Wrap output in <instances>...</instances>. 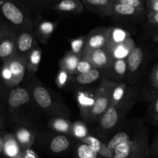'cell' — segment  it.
Segmentation results:
<instances>
[{"label": "cell", "mask_w": 158, "mask_h": 158, "mask_svg": "<svg viewBox=\"0 0 158 158\" xmlns=\"http://www.w3.org/2000/svg\"><path fill=\"white\" fill-rule=\"evenodd\" d=\"M29 98V94L26 89L23 88H15L9 94L8 102L10 107L17 108L28 103Z\"/></svg>", "instance_id": "cell-2"}, {"label": "cell", "mask_w": 158, "mask_h": 158, "mask_svg": "<svg viewBox=\"0 0 158 158\" xmlns=\"http://www.w3.org/2000/svg\"><path fill=\"white\" fill-rule=\"evenodd\" d=\"M53 127L55 130L60 132H66L69 129V124L67 122L62 119L56 120L53 123Z\"/></svg>", "instance_id": "cell-26"}, {"label": "cell", "mask_w": 158, "mask_h": 158, "mask_svg": "<svg viewBox=\"0 0 158 158\" xmlns=\"http://www.w3.org/2000/svg\"><path fill=\"white\" fill-rule=\"evenodd\" d=\"M77 70L80 72V73H86L89 72L91 69V65L90 63H88L87 61H81L79 63L78 66H77Z\"/></svg>", "instance_id": "cell-28"}, {"label": "cell", "mask_w": 158, "mask_h": 158, "mask_svg": "<svg viewBox=\"0 0 158 158\" xmlns=\"http://www.w3.org/2000/svg\"><path fill=\"white\" fill-rule=\"evenodd\" d=\"M40 59H41V53H40V51L35 50L34 52H32V55L30 56V61L32 64H38L40 61Z\"/></svg>", "instance_id": "cell-33"}, {"label": "cell", "mask_w": 158, "mask_h": 158, "mask_svg": "<svg viewBox=\"0 0 158 158\" xmlns=\"http://www.w3.org/2000/svg\"><path fill=\"white\" fill-rule=\"evenodd\" d=\"M118 120V114L114 107H110L105 112L101 120V125L104 129H111L114 127Z\"/></svg>", "instance_id": "cell-7"}, {"label": "cell", "mask_w": 158, "mask_h": 158, "mask_svg": "<svg viewBox=\"0 0 158 158\" xmlns=\"http://www.w3.org/2000/svg\"><path fill=\"white\" fill-rule=\"evenodd\" d=\"M129 50L123 45H119L114 50V56L117 60H123L125 57L129 55Z\"/></svg>", "instance_id": "cell-21"}, {"label": "cell", "mask_w": 158, "mask_h": 158, "mask_svg": "<svg viewBox=\"0 0 158 158\" xmlns=\"http://www.w3.org/2000/svg\"><path fill=\"white\" fill-rule=\"evenodd\" d=\"M129 136L125 132L117 133L112 139L109 141L107 144V149L110 151H114L119 145L126 142H129Z\"/></svg>", "instance_id": "cell-12"}, {"label": "cell", "mask_w": 158, "mask_h": 158, "mask_svg": "<svg viewBox=\"0 0 158 158\" xmlns=\"http://www.w3.org/2000/svg\"><path fill=\"white\" fill-rule=\"evenodd\" d=\"M3 154L6 158H16L19 157L21 154L19 142L12 137L5 138Z\"/></svg>", "instance_id": "cell-4"}, {"label": "cell", "mask_w": 158, "mask_h": 158, "mask_svg": "<svg viewBox=\"0 0 158 158\" xmlns=\"http://www.w3.org/2000/svg\"><path fill=\"white\" fill-rule=\"evenodd\" d=\"M154 9H155L156 11H158V2H156L155 4H154Z\"/></svg>", "instance_id": "cell-39"}, {"label": "cell", "mask_w": 158, "mask_h": 158, "mask_svg": "<svg viewBox=\"0 0 158 158\" xmlns=\"http://www.w3.org/2000/svg\"><path fill=\"white\" fill-rule=\"evenodd\" d=\"M113 40L117 43H120L123 42L126 39V32L120 29H116L113 32Z\"/></svg>", "instance_id": "cell-23"}, {"label": "cell", "mask_w": 158, "mask_h": 158, "mask_svg": "<svg viewBox=\"0 0 158 158\" xmlns=\"http://www.w3.org/2000/svg\"><path fill=\"white\" fill-rule=\"evenodd\" d=\"M73 131L76 137H80V138L86 137V134H87V129H86V127L80 123L75 124Z\"/></svg>", "instance_id": "cell-25"}, {"label": "cell", "mask_w": 158, "mask_h": 158, "mask_svg": "<svg viewBox=\"0 0 158 158\" xmlns=\"http://www.w3.org/2000/svg\"><path fill=\"white\" fill-rule=\"evenodd\" d=\"M7 66L12 74V81L14 83L19 81L24 74L25 69L23 65L18 60H14L11 62Z\"/></svg>", "instance_id": "cell-9"}, {"label": "cell", "mask_w": 158, "mask_h": 158, "mask_svg": "<svg viewBox=\"0 0 158 158\" xmlns=\"http://www.w3.org/2000/svg\"><path fill=\"white\" fill-rule=\"evenodd\" d=\"M155 109H156V111L158 113V100L157 101V103H156V106H155Z\"/></svg>", "instance_id": "cell-41"}, {"label": "cell", "mask_w": 158, "mask_h": 158, "mask_svg": "<svg viewBox=\"0 0 158 158\" xmlns=\"http://www.w3.org/2000/svg\"><path fill=\"white\" fill-rule=\"evenodd\" d=\"M76 8V3L73 0H63L59 4V9L62 11H72Z\"/></svg>", "instance_id": "cell-27"}, {"label": "cell", "mask_w": 158, "mask_h": 158, "mask_svg": "<svg viewBox=\"0 0 158 158\" xmlns=\"http://www.w3.org/2000/svg\"><path fill=\"white\" fill-rule=\"evenodd\" d=\"M89 3L95 6H103L108 2V0H86Z\"/></svg>", "instance_id": "cell-36"}, {"label": "cell", "mask_w": 158, "mask_h": 158, "mask_svg": "<svg viewBox=\"0 0 158 158\" xmlns=\"http://www.w3.org/2000/svg\"><path fill=\"white\" fill-rule=\"evenodd\" d=\"M121 4L128 5V6H133V7H137L140 6V2L139 0H120Z\"/></svg>", "instance_id": "cell-34"}, {"label": "cell", "mask_w": 158, "mask_h": 158, "mask_svg": "<svg viewBox=\"0 0 158 158\" xmlns=\"http://www.w3.org/2000/svg\"><path fill=\"white\" fill-rule=\"evenodd\" d=\"M0 13L14 25H20L24 20V15L21 10L10 1L0 0Z\"/></svg>", "instance_id": "cell-1"}, {"label": "cell", "mask_w": 158, "mask_h": 158, "mask_svg": "<svg viewBox=\"0 0 158 158\" xmlns=\"http://www.w3.org/2000/svg\"><path fill=\"white\" fill-rule=\"evenodd\" d=\"M154 19H155V21L158 23V13H157L155 15V16H154Z\"/></svg>", "instance_id": "cell-40"}, {"label": "cell", "mask_w": 158, "mask_h": 158, "mask_svg": "<svg viewBox=\"0 0 158 158\" xmlns=\"http://www.w3.org/2000/svg\"><path fill=\"white\" fill-rule=\"evenodd\" d=\"M108 100L106 97H102L97 99L94 103V106L92 108L93 114L95 115H100V114H103V112L106 110V108L108 106Z\"/></svg>", "instance_id": "cell-15"}, {"label": "cell", "mask_w": 158, "mask_h": 158, "mask_svg": "<svg viewBox=\"0 0 158 158\" xmlns=\"http://www.w3.org/2000/svg\"><path fill=\"white\" fill-rule=\"evenodd\" d=\"M79 102L83 106H94V103H95L93 99L86 97L83 94H80L79 95Z\"/></svg>", "instance_id": "cell-29"}, {"label": "cell", "mask_w": 158, "mask_h": 158, "mask_svg": "<svg viewBox=\"0 0 158 158\" xmlns=\"http://www.w3.org/2000/svg\"><path fill=\"white\" fill-rule=\"evenodd\" d=\"M114 70L119 75H123L127 70V63L123 60H117L114 63Z\"/></svg>", "instance_id": "cell-24"}, {"label": "cell", "mask_w": 158, "mask_h": 158, "mask_svg": "<svg viewBox=\"0 0 158 158\" xmlns=\"http://www.w3.org/2000/svg\"><path fill=\"white\" fill-rule=\"evenodd\" d=\"M65 63H66V67H67V69H69V70L73 71L75 69H77V66H78L80 62H79L78 58H77V56L72 55L69 56L66 59V62H65Z\"/></svg>", "instance_id": "cell-22"}, {"label": "cell", "mask_w": 158, "mask_h": 158, "mask_svg": "<svg viewBox=\"0 0 158 158\" xmlns=\"http://www.w3.org/2000/svg\"><path fill=\"white\" fill-rule=\"evenodd\" d=\"M115 10L117 13L121 14V15H132L135 12V8L128 6V5L120 3L116 6Z\"/></svg>", "instance_id": "cell-20"}, {"label": "cell", "mask_w": 158, "mask_h": 158, "mask_svg": "<svg viewBox=\"0 0 158 158\" xmlns=\"http://www.w3.org/2000/svg\"><path fill=\"white\" fill-rule=\"evenodd\" d=\"M33 97L39 106L42 108L49 107L52 103L51 97L46 88L43 86H37L33 91Z\"/></svg>", "instance_id": "cell-3"}, {"label": "cell", "mask_w": 158, "mask_h": 158, "mask_svg": "<svg viewBox=\"0 0 158 158\" xmlns=\"http://www.w3.org/2000/svg\"><path fill=\"white\" fill-rule=\"evenodd\" d=\"M15 46L12 40L3 35L0 30V58L6 59L10 56L14 52Z\"/></svg>", "instance_id": "cell-5"}, {"label": "cell", "mask_w": 158, "mask_h": 158, "mask_svg": "<svg viewBox=\"0 0 158 158\" xmlns=\"http://www.w3.org/2000/svg\"><path fill=\"white\" fill-rule=\"evenodd\" d=\"M3 148H4V138L0 135V156L3 154Z\"/></svg>", "instance_id": "cell-38"}, {"label": "cell", "mask_w": 158, "mask_h": 158, "mask_svg": "<svg viewBox=\"0 0 158 158\" xmlns=\"http://www.w3.org/2000/svg\"><path fill=\"white\" fill-rule=\"evenodd\" d=\"M106 43V39L103 35H95L89 40V46L93 49H100Z\"/></svg>", "instance_id": "cell-18"}, {"label": "cell", "mask_w": 158, "mask_h": 158, "mask_svg": "<svg viewBox=\"0 0 158 158\" xmlns=\"http://www.w3.org/2000/svg\"><path fill=\"white\" fill-rule=\"evenodd\" d=\"M100 77V72L97 69H91L86 73H80L77 76V80L80 84H89L94 83Z\"/></svg>", "instance_id": "cell-11"}, {"label": "cell", "mask_w": 158, "mask_h": 158, "mask_svg": "<svg viewBox=\"0 0 158 158\" xmlns=\"http://www.w3.org/2000/svg\"><path fill=\"white\" fill-rule=\"evenodd\" d=\"M18 49L22 52H24L30 49L32 45V37L27 32H23L18 39Z\"/></svg>", "instance_id": "cell-13"}, {"label": "cell", "mask_w": 158, "mask_h": 158, "mask_svg": "<svg viewBox=\"0 0 158 158\" xmlns=\"http://www.w3.org/2000/svg\"><path fill=\"white\" fill-rule=\"evenodd\" d=\"M17 140L22 145H27L31 142V134L28 130L25 128L19 130L16 134Z\"/></svg>", "instance_id": "cell-17"}, {"label": "cell", "mask_w": 158, "mask_h": 158, "mask_svg": "<svg viewBox=\"0 0 158 158\" xmlns=\"http://www.w3.org/2000/svg\"><path fill=\"white\" fill-rule=\"evenodd\" d=\"M86 143L90 146L96 152L98 153L99 154H103V151H102V144L100 143V140L94 137H88L86 140Z\"/></svg>", "instance_id": "cell-19"}, {"label": "cell", "mask_w": 158, "mask_h": 158, "mask_svg": "<svg viewBox=\"0 0 158 158\" xmlns=\"http://www.w3.org/2000/svg\"><path fill=\"white\" fill-rule=\"evenodd\" d=\"M66 80H67V75L65 72H61L60 74V77H59V80H60V83L61 85H63L66 83Z\"/></svg>", "instance_id": "cell-37"}, {"label": "cell", "mask_w": 158, "mask_h": 158, "mask_svg": "<svg viewBox=\"0 0 158 158\" xmlns=\"http://www.w3.org/2000/svg\"><path fill=\"white\" fill-rule=\"evenodd\" d=\"M123 94H124V90H123V88L122 86H118V87L114 89V94H113V97L114 99L117 101L121 100V98L123 97Z\"/></svg>", "instance_id": "cell-31"}, {"label": "cell", "mask_w": 158, "mask_h": 158, "mask_svg": "<svg viewBox=\"0 0 158 158\" xmlns=\"http://www.w3.org/2000/svg\"><path fill=\"white\" fill-rule=\"evenodd\" d=\"M92 60L97 66H103L107 62V57H106V53L102 49H95L93 52Z\"/></svg>", "instance_id": "cell-16"}, {"label": "cell", "mask_w": 158, "mask_h": 158, "mask_svg": "<svg viewBox=\"0 0 158 158\" xmlns=\"http://www.w3.org/2000/svg\"><path fill=\"white\" fill-rule=\"evenodd\" d=\"M41 30L43 33L45 34H49L52 30H53V25L51 23H43L41 25Z\"/></svg>", "instance_id": "cell-32"}, {"label": "cell", "mask_w": 158, "mask_h": 158, "mask_svg": "<svg viewBox=\"0 0 158 158\" xmlns=\"http://www.w3.org/2000/svg\"><path fill=\"white\" fill-rule=\"evenodd\" d=\"M155 77H156V79H157V80L158 81V69L157 70V72H156Z\"/></svg>", "instance_id": "cell-42"}, {"label": "cell", "mask_w": 158, "mask_h": 158, "mask_svg": "<svg viewBox=\"0 0 158 158\" xmlns=\"http://www.w3.org/2000/svg\"><path fill=\"white\" fill-rule=\"evenodd\" d=\"M16 158H36V156H35V153L32 151H26L24 155H21L20 154L19 157Z\"/></svg>", "instance_id": "cell-35"}, {"label": "cell", "mask_w": 158, "mask_h": 158, "mask_svg": "<svg viewBox=\"0 0 158 158\" xmlns=\"http://www.w3.org/2000/svg\"><path fill=\"white\" fill-rule=\"evenodd\" d=\"M49 148L54 154H60L66 151L69 148V141L65 136H56L51 140Z\"/></svg>", "instance_id": "cell-6"}, {"label": "cell", "mask_w": 158, "mask_h": 158, "mask_svg": "<svg viewBox=\"0 0 158 158\" xmlns=\"http://www.w3.org/2000/svg\"><path fill=\"white\" fill-rule=\"evenodd\" d=\"M83 46V41L82 40H80V39L73 40V41H72V43H71L72 50L73 52H75V53H77V52H80V51L81 50Z\"/></svg>", "instance_id": "cell-30"}, {"label": "cell", "mask_w": 158, "mask_h": 158, "mask_svg": "<svg viewBox=\"0 0 158 158\" xmlns=\"http://www.w3.org/2000/svg\"><path fill=\"white\" fill-rule=\"evenodd\" d=\"M99 154L86 143H81L77 147V158H98Z\"/></svg>", "instance_id": "cell-10"}, {"label": "cell", "mask_w": 158, "mask_h": 158, "mask_svg": "<svg viewBox=\"0 0 158 158\" xmlns=\"http://www.w3.org/2000/svg\"><path fill=\"white\" fill-rule=\"evenodd\" d=\"M143 59V52L138 47H135L131 50L128 56V64L129 68L132 72L137 70L140 66Z\"/></svg>", "instance_id": "cell-8"}, {"label": "cell", "mask_w": 158, "mask_h": 158, "mask_svg": "<svg viewBox=\"0 0 158 158\" xmlns=\"http://www.w3.org/2000/svg\"><path fill=\"white\" fill-rule=\"evenodd\" d=\"M132 148L130 142H126L119 145L113 153L114 158H129Z\"/></svg>", "instance_id": "cell-14"}]
</instances>
